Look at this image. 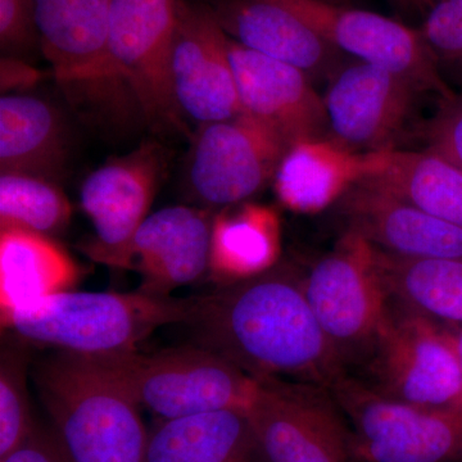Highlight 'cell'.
Masks as SVG:
<instances>
[{
	"label": "cell",
	"instance_id": "cell-26",
	"mask_svg": "<svg viewBox=\"0 0 462 462\" xmlns=\"http://www.w3.org/2000/svg\"><path fill=\"white\" fill-rule=\"evenodd\" d=\"M376 252L396 302L442 324L462 325V260H407Z\"/></svg>",
	"mask_w": 462,
	"mask_h": 462
},
{
	"label": "cell",
	"instance_id": "cell-5",
	"mask_svg": "<svg viewBox=\"0 0 462 462\" xmlns=\"http://www.w3.org/2000/svg\"><path fill=\"white\" fill-rule=\"evenodd\" d=\"M75 356L161 419L217 410L248 412L261 387L236 365L199 346L151 355Z\"/></svg>",
	"mask_w": 462,
	"mask_h": 462
},
{
	"label": "cell",
	"instance_id": "cell-16",
	"mask_svg": "<svg viewBox=\"0 0 462 462\" xmlns=\"http://www.w3.org/2000/svg\"><path fill=\"white\" fill-rule=\"evenodd\" d=\"M166 163L162 147L145 142L130 153L103 163L85 179L81 208L96 236L81 249L91 260L124 247L147 220Z\"/></svg>",
	"mask_w": 462,
	"mask_h": 462
},
{
	"label": "cell",
	"instance_id": "cell-31",
	"mask_svg": "<svg viewBox=\"0 0 462 462\" xmlns=\"http://www.w3.org/2000/svg\"><path fill=\"white\" fill-rule=\"evenodd\" d=\"M439 102L436 114L422 126L425 149L462 167V91Z\"/></svg>",
	"mask_w": 462,
	"mask_h": 462
},
{
	"label": "cell",
	"instance_id": "cell-33",
	"mask_svg": "<svg viewBox=\"0 0 462 462\" xmlns=\"http://www.w3.org/2000/svg\"><path fill=\"white\" fill-rule=\"evenodd\" d=\"M45 75L29 60L16 57H2L0 60V88L3 94L26 93L41 83Z\"/></svg>",
	"mask_w": 462,
	"mask_h": 462
},
{
	"label": "cell",
	"instance_id": "cell-21",
	"mask_svg": "<svg viewBox=\"0 0 462 462\" xmlns=\"http://www.w3.org/2000/svg\"><path fill=\"white\" fill-rule=\"evenodd\" d=\"M248 412L217 410L162 419L148 434L145 462H263Z\"/></svg>",
	"mask_w": 462,
	"mask_h": 462
},
{
	"label": "cell",
	"instance_id": "cell-20",
	"mask_svg": "<svg viewBox=\"0 0 462 462\" xmlns=\"http://www.w3.org/2000/svg\"><path fill=\"white\" fill-rule=\"evenodd\" d=\"M218 23L233 41L298 67L312 81L330 79L340 51L281 0H212Z\"/></svg>",
	"mask_w": 462,
	"mask_h": 462
},
{
	"label": "cell",
	"instance_id": "cell-13",
	"mask_svg": "<svg viewBox=\"0 0 462 462\" xmlns=\"http://www.w3.org/2000/svg\"><path fill=\"white\" fill-rule=\"evenodd\" d=\"M170 78L184 120L217 123L242 114L229 54V35L211 5L179 0Z\"/></svg>",
	"mask_w": 462,
	"mask_h": 462
},
{
	"label": "cell",
	"instance_id": "cell-1",
	"mask_svg": "<svg viewBox=\"0 0 462 462\" xmlns=\"http://www.w3.org/2000/svg\"><path fill=\"white\" fill-rule=\"evenodd\" d=\"M185 324L199 346L258 382L329 391L348 374L310 306L303 278L291 267L273 264L193 298Z\"/></svg>",
	"mask_w": 462,
	"mask_h": 462
},
{
	"label": "cell",
	"instance_id": "cell-35",
	"mask_svg": "<svg viewBox=\"0 0 462 462\" xmlns=\"http://www.w3.org/2000/svg\"><path fill=\"white\" fill-rule=\"evenodd\" d=\"M447 331H448L449 338L454 343L456 355L460 361L462 370V325L445 324Z\"/></svg>",
	"mask_w": 462,
	"mask_h": 462
},
{
	"label": "cell",
	"instance_id": "cell-17",
	"mask_svg": "<svg viewBox=\"0 0 462 462\" xmlns=\"http://www.w3.org/2000/svg\"><path fill=\"white\" fill-rule=\"evenodd\" d=\"M229 54L242 111L288 145L329 135L324 98L302 69L248 50L229 36Z\"/></svg>",
	"mask_w": 462,
	"mask_h": 462
},
{
	"label": "cell",
	"instance_id": "cell-30",
	"mask_svg": "<svg viewBox=\"0 0 462 462\" xmlns=\"http://www.w3.org/2000/svg\"><path fill=\"white\" fill-rule=\"evenodd\" d=\"M0 48L3 56L29 62L41 51L33 0H0Z\"/></svg>",
	"mask_w": 462,
	"mask_h": 462
},
{
	"label": "cell",
	"instance_id": "cell-32",
	"mask_svg": "<svg viewBox=\"0 0 462 462\" xmlns=\"http://www.w3.org/2000/svg\"><path fill=\"white\" fill-rule=\"evenodd\" d=\"M0 462H69L58 445L53 431L36 425L32 433L18 448Z\"/></svg>",
	"mask_w": 462,
	"mask_h": 462
},
{
	"label": "cell",
	"instance_id": "cell-7",
	"mask_svg": "<svg viewBox=\"0 0 462 462\" xmlns=\"http://www.w3.org/2000/svg\"><path fill=\"white\" fill-rule=\"evenodd\" d=\"M360 462H460L462 409H427L392 400L346 374L329 389Z\"/></svg>",
	"mask_w": 462,
	"mask_h": 462
},
{
	"label": "cell",
	"instance_id": "cell-27",
	"mask_svg": "<svg viewBox=\"0 0 462 462\" xmlns=\"http://www.w3.org/2000/svg\"><path fill=\"white\" fill-rule=\"evenodd\" d=\"M72 207L57 181L23 172L0 175V229L51 236L65 230Z\"/></svg>",
	"mask_w": 462,
	"mask_h": 462
},
{
	"label": "cell",
	"instance_id": "cell-36",
	"mask_svg": "<svg viewBox=\"0 0 462 462\" xmlns=\"http://www.w3.org/2000/svg\"><path fill=\"white\" fill-rule=\"evenodd\" d=\"M324 2L337 3V0H324ZM338 5V3H337Z\"/></svg>",
	"mask_w": 462,
	"mask_h": 462
},
{
	"label": "cell",
	"instance_id": "cell-4",
	"mask_svg": "<svg viewBox=\"0 0 462 462\" xmlns=\"http://www.w3.org/2000/svg\"><path fill=\"white\" fill-rule=\"evenodd\" d=\"M33 378L69 462H145L149 431L123 389L62 351L39 364Z\"/></svg>",
	"mask_w": 462,
	"mask_h": 462
},
{
	"label": "cell",
	"instance_id": "cell-19",
	"mask_svg": "<svg viewBox=\"0 0 462 462\" xmlns=\"http://www.w3.org/2000/svg\"><path fill=\"white\" fill-rule=\"evenodd\" d=\"M389 151H355L330 135L294 142L276 169L273 189L288 208L314 214L337 205L358 182L378 175Z\"/></svg>",
	"mask_w": 462,
	"mask_h": 462
},
{
	"label": "cell",
	"instance_id": "cell-2",
	"mask_svg": "<svg viewBox=\"0 0 462 462\" xmlns=\"http://www.w3.org/2000/svg\"><path fill=\"white\" fill-rule=\"evenodd\" d=\"M42 56L76 114L103 129L142 117L109 47L111 0H33Z\"/></svg>",
	"mask_w": 462,
	"mask_h": 462
},
{
	"label": "cell",
	"instance_id": "cell-18",
	"mask_svg": "<svg viewBox=\"0 0 462 462\" xmlns=\"http://www.w3.org/2000/svg\"><path fill=\"white\" fill-rule=\"evenodd\" d=\"M346 229L374 247L407 260H462V229L422 211L372 181L337 202Z\"/></svg>",
	"mask_w": 462,
	"mask_h": 462
},
{
	"label": "cell",
	"instance_id": "cell-3",
	"mask_svg": "<svg viewBox=\"0 0 462 462\" xmlns=\"http://www.w3.org/2000/svg\"><path fill=\"white\" fill-rule=\"evenodd\" d=\"M193 298L135 293L62 291L3 316L18 338L79 356L139 351L158 328L189 318Z\"/></svg>",
	"mask_w": 462,
	"mask_h": 462
},
{
	"label": "cell",
	"instance_id": "cell-12",
	"mask_svg": "<svg viewBox=\"0 0 462 462\" xmlns=\"http://www.w3.org/2000/svg\"><path fill=\"white\" fill-rule=\"evenodd\" d=\"M340 53L411 80L422 93L448 98L449 88L419 30L396 20L324 0H281Z\"/></svg>",
	"mask_w": 462,
	"mask_h": 462
},
{
	"label": "cell",
	"instance_id": "cell-22",
	"mask_svg": "<svg viewBox=\"0 0 462 462\" xmlns=\"http://www.w3.org/2000/svg\"><path fill=\"white\" fill-rule=\"evenodd\" d=\"M69 134L50 100L27 93L0 98V171L57 181L65 172Z\"/></svg>",
	"mask_w": 462,
	"mask_h": 462
},
{
	"label": "cell",
	"instance_id": "cell-14",
	"mask_svg": "<svg viewBox=\"0 0 462 462\" xmlns=\"http://www.w3.org/2000/svg\"><path fill=\"white\" fill-rule=\"evenodd\" d=\"M422 93L411 80L356 60L331 75L324 96L329 135L360 152L396 148Z\"/></svg>",
	"mask_w": 462,
	"mask_h": 462
},
{
	"label": "cell",
	"instance_id": "cell-6",
	"mask_svg": "<svg viewBox=\"0 0 462 462\" xmlns=\"http://www.w3.org/2000/svg\"><path fill=\"white\" fill-rule=\"evenodd\" d=\"M303 288L346 370L366 363L394 305L372 243L346 229L336 247L303 276Z\"/></svg>",
	"mask_w": 462,
	"mask_h": 462
},
{
	"label": "cell",
	"instance_id": "cell-28",
	"mask_svg": "<svg viewBox=\"0 0 462 462\" xmlns=\"http://www.w3.org/2000/svg\"><path fill=\"white\" fill-rule=\"evenodd\" d=\"M26 356L16 346L2 351L0 363V460L14 452L36 427L30 409Z\"/></svg>",
	"mask_w": 462,
	"mask_h": 462
},
{
	"label": "cell",
	"instance_id": "cell-37",
	"mask_svg": "<svg viewBox=\"0 0 462 462\" xmlns=\"http://www.w3.org/2000/svg\"><path fill=\"white\" fill-rule=\"evenodd\" d=\"M460 462H462V460Z\"/></svg>",
	"mask_w": 462,
	"mask_h": 462
},
{
	"label": "cell",
	"instance_id": "cell-9",
	"mask_svg": "<svg viewBox=\"0 0 462 462\" xmlns=\"http://www.w3.org/2000/svg\"><path fill=\"white\" fill-rule=\"evenodd\" d=\"M288 147L281 135L245 112L200 125L188 161L191 193L207 209L248 202L273 180Z\"/></svg>",
	"mask_w": 462,
	"mask_h": 462
},
{
	"label": "cell",
	"instance_id": "cell-29",
	"mask_svg": "<svg viewBox=\"0 0 462 462\" xmlns=\"http://www.w3.org/2000/svg\"><path fill=\"white\" fill-rule=\"evenodd\" d=\"M419 32L443 79L462 87V0H437Z\"/></svg>",
	"mask_w": 462,
	"mask_h": 462
},
{
	"label": "cell",
	"instance_id": "cell-10",
	"mask_svg": "<svg viewBox=\"0 0 462 462\" xmlns=\"http://www.w3.org/2000/svg\"><path fill=\"white\" fill-rule=\"evenodd\" d=\"M178 9L179 0H111L109 47L143 120L181 133L184 118L170 78Z\"/></svg>",
	"mask_w": 462,
	"mask_h": 462
},
{
	"label": "cell",
	"instance_id": "cell-15",
	"mask_svg": "<svg viewBox=\"0 0 462 462\" xmlns=\"http://www.w3.org/2000/svg\"><path fill=\"white\" fill-rule=\"evenodd\" d=\"M211 209L173 206L149 215L133 238L97 263L134 270L143 276L141 291L170 296L209 272Z\"/></svg>",
	"mask_w": 462,
	"mask_h": 462
},
{
	"label": "cell",
	"instance_id": "cell-34",
	"mask_svg": "<svg viewBox=\"0 0 462 462\" xmlns=\"http://www.w3.org/2000/svg\"><path fill=\"white\" fill-rule=\"evenodd\" d=\"M393 2L403 11L427 14V12L433 7L437 0H393Z\"/></svg>",
	"mask_w": 462,
	"mask_h": 462
},
{
	"label": "cell",
	"instance_id": "cell-25",
	"mask_svg": "<svg viewBox=\"0 0 462 462\" xmlns=\"http://www.w3.org/2000/svg\"><path fill=\"white\" fill-rule=\"evenodd\" d=\"M367 181L462 229V167L448 158L428 149H391L384 169Z\"/></svg>",
	"mask_w": 462,
	"mask_h": 462
},
{
	"label": "cell",
	"instance_id": "cell-24",
	"mask_svg": "<svg viewBox=\"0 0 462 462\" xmlns=\"http://www.w3.org/2000/svg\"><path fill=\"white\" fill-rule=\"evenodd\" d=\"M278 254L279 220L269 207L245 202L214 216L209 273L224 284L270 269Z\"/></svg>",
	"mask_w": 462,
	"mask_h": 462
},
{
	"label": "cell",
	"instance_id": "cell-8",
	"mask_svg": "<svg viewBox=\"0 0 462 462\" xmlns=\"http://www.w3.org/2000/svg\"><path fill=\"white\" fill-rule=\"evenodd\" d=\"M379 393L427 409H462V370L445 324L394 300L391 318L367 358Z\"/></svg>",
	"mask_w": 462,
	"mask_h": 462
},
{
	"label": "cell",
	"instance_id": "cell-11",
	"mask_svg": "<svg viewBox=\"0 0 462 462\" xmlns=\"http://www.w3.org/2000/svg\"><path fill=\"white\" fill-rule=\"evenodd\" d=\"M248 416L267 462H356L351 431L327 389L261 382Z\"/></svg>",
	"mask_w": 462,
	"mask_h": 462
},
{
	"label": "cell",
	"instance_id": "cell-23",
	"mask_svg": "<svg viewBox=\"0 0 462 462\" xmlns=\"http://www.w3.org/2000/svg\"><path fill=\"white\" fill-rule=\"evenodd\" d=\"M79 279L78 263L56 239L29 230L0 229L2 318L42 298L72 291Z\"/></svg>",
	"mask_w": 462,
	"mask_h": 462
}]
</instances>
